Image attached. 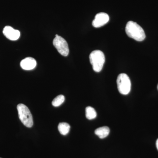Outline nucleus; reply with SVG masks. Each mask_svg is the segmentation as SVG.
I'll return each instance as SVG.
<instances>
[{
  "instance_id": "f257e3e1",
  "label": "nucleus",
  "mask_w": 158,
  "mask_h": 158,
  "mask_svg": "<svg viewBox=\"0 0 158 158\" xmlns=\"http://www.w3.org/2000/svg\"><path fill=\"white\" fill-rule=\"evenodd\" d=\"M125 31L129 37L137 41H143L146 37L144 30L141 26L132 21H130L127 24Z\"/></svg>"
},
{
  "instance_id": "f03ea898",
  "label": "nucleus",
  "mask_w": 158,
  "mask_h": 158,
  "mask_svg": "<svg viewBox=\"0 0 158 158\" xmlns=\"http://www.w3.org/2000/svg\"><path fill=\"white\" fill-rule=\"evenodd\" d=\"M89 59L93 70L96 72H100L102 69L105 62L103 52L100 50L94 51L90 54Z\"/></svg>"
},
{
  "instance_id": "7ed1b4c3",
  "label": "nucleus",
  "mask_w": 158,
  "mask_h": 158,
  "mask_svg": "<svg viewBox=\"0 0 158 158\" xmlns=\"http://www.w3.org/2000/svg\"><path fill=\"white\" fill-rule=\"evenodd\" d=\"M19 117L23 124L27 127H31L34 124L33 116L28 108L23 104H19L17 106Z\"/></svg>"
},
{
  "instance_id": "20e7f679",
  "label": "nucleus",
  "mask_w": 158,
  "mask_h": 158,
  "mask_svg": "<svg viewBox=\"0 0 158 158\" xmlns=\"http://www.w3.org/2000/svg\"><path fill=\"white\" fill-rule=\"evenodd\" d=\"M117 88L119 93L127 95L131 90V82L129 77L125 73L118 75L117 79Z\"/></svg>"
},
{
  "instance_id": "39448f33",
  "label": "nucleus",
  "mask_w": 158,
  "mask_h": 158,
  "mask_svg": "<svg viewBox=\"0 0 158 158\" xmlns=\"http://www.w3.org/2000/svg\"><path fill=\"white\" fill-rule=\"evenodd\" d=\"M53 44L58 52L62 56H68L69 53L68 43L63 37L56 34L53 40Z\"/></svg>"
},
{
  "instance_id": "423d86ee",
  "label": "nucleus",
  "mask_w": 158,
  "mask_h": 158,
  "mask_svg": "<svg viewBox=\"0 0 158 158\" xmlns=\"http://www.w3.org/2000/svg\"><path fill=\"white\" fill-rule=\"evenodd\" d=\"M110 19L109 15L104 12L98 13L92 22V25L95 28H99L105 25Z\"/></svg>"
},
{
  "instance_id": "0eeeda50",
  "label": "nucleus",
  "mask_w": 158,
  "mask_h": 158,
  "mask_svg": "<svg viewBox=\"0 0 158 158\" xmlns=\"http://www.w3.org/2000/svg\"><path fill=\"white\" fill-rule=\"evenodd\" d=\"M3 34L8 39L11 40H16L19 38L20 33L10 26H6L3 31Z\"/></svg>"
},
{
  "instance_id": "6e6552de",
  "label": "nucleus",
  "mask_w": 158,
  "mask_h": 158,
  "mask_svg": "<svg viewBox=\"0 0 158 158\" xmlns=\"http://www.w3.org/2000/svg\"><path fill=\"white\" fill-rule=\"evenodd\" d=\"M37 65L36 60L32 57H27L22 60L20 66L23 69L30 70L34 69Z\"/></svg>"
},
{
  "instance_id": "1a4fd4ad",
  "label": "nucleus",
  "mask_w": 158,
  "mask_h": 158,
  "mask_svg": "<svg viewBox=\"0 0 158 158\" xmlns=\"http://www.w3.org/2000/svg\"><path fill=\"white\" fill-rule=\"evenodd\" d=\"M110 132V129L109 127L107 126L102 127L98 128L95 130V135L98 136L101 139L106 138L109 135Z\"/></svg>"
},
{
  "instance_id": "9d476101",
  "label": "nucleus",
  "mask_w": 158,
  "mask_h": 158,
  "mask_svg": "<svg viewBox=\"0 0 158 158\" xmlns=\"http://www.w3.org/2000/svg\"><path fill=\"white\" fill-rule=\"evenodd\" d=\"M70 126L66 123H60L58 125V130L61 135H65L69 132Z\"/></svg>"
},
{
  "instance_id": "9b49d317",
  "label": "nucleus",
  "mask_w": 158,
  "mask_h": 158,
  "mask_svg": "<svg viewBox=\"0 0 158 158\" xmlns=\"http://www.w3.org/2000/svg\"><path fill=\"white\" fill-rule=\"evenodd\" d=\"M86 112V118L89 120L93 119L95 118L97 116L96 111L92 107L88 106L86 108L85 110Z\"/></svg>"
},
{
  "instance_id": "f8f14e48",
  "label": "nucleus",
  "mask_w": 158,
  "mask_h": 158,
  "mask_svg": "<svg viewBox=\"0 0 158 158\" xmlns=\"http://www.w3.org/2000/svg\"><path fill=\"white\" fill-rule=\"evenodd\" d=\"M65 101V97L63 95H59L54 99L52 105L55 107H58L62 105Z\"/></svg>"
},
{
  "instance_id": "ddd939ff",
  "label": "nucleus",
  "mask_w": 158,
  "mask_h": 158,
  "mask_svg": "<svg viewBox=\"0 0 158 158\" xmlns=\"http://www.w3.org/2000/svg\"><path fill=\"white\" fill-rule=\"evenodd\" d=\"M156 146L158 150V139L157 140L156 142Z\"/></svg>"
},
{
  "instance_id": "4468645a",
  "label": "nucleus",
  "mask_w": 158,
  "mask_h": 158,
  "mask_svg": "<svg viewBox=\"0 0 158 158\" xmlns=\"http://www.w3.org/2000/svg\"><path fill=\"white\" fill-rule=\"evenodd\" d=\"M157 89H158V86H157Z\"/></svg>"
},
{
  "instance_id": "2eb2a0df",
  "label": "nucleus",
  "mask_w": 158,
  "mask_h": 158,
  "mask_svg": "<svg viewBox=\"0 0 158 158\" xmlns=\"http://www.w3.org/2000/svg\"></svg>"
}]
</instances>
